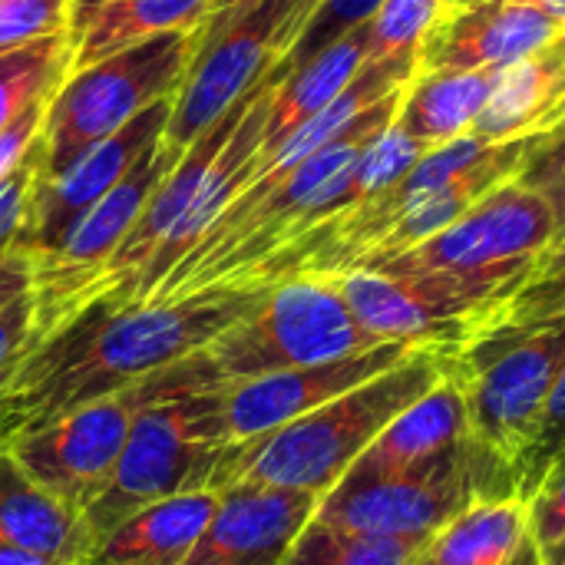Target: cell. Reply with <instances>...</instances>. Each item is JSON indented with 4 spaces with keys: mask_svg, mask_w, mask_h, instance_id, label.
<instances>
[{
    "mask_svg": "<svg viewBox=\"0 0 565 565\" xmlns=\"http://www.w3.org/2000/svg\"><path fill=\"white\" fill-rule=\"evenodd\" d=\"M565 126V26L540 50L500 70L473 132L490 146L536 142Z\"/></svg>",
    "mask_w": 565,
    "mask_h": 565,
    "instance_id": "cell-17",
    "label": "cell"
},
{
    "mask_svg": "<svg viewBox=\"0 0 565 565\" xmlns=\"http://www.w3.org/2000/svg\"><path fill=\"white\" fill-rule=\"evenodd\" d=\"M255 295L258 288H209L179 298L86 308L13 364L0 387V404L17 417L20 430H30L129 391L205 351L252 308Z\"/></svg>",
    "mask_w": 565,
    "mask_h": 565,
    "instance_id": "cell-1",
    "label": "cell"
},
{
    "mask_svg": "<svg viewBox=\"0 0 565 565\" xmlns=\"http://www.w3.org/2000/svg\"><path fill=\"white\" fill-rule=\"evenodd\" d=\"M252 3H258V0H212L209 17H205V30L225 26L228 20H235V17H238L242 10H248Z\"/></svg>",
    "mask_w": 565,
    "mask_h": 565,
    "instance_id": "cell-39",
    "label": "cell"
},
{
    "mask_svg": "<svg viewBox=\"0 0 565 565\" xmlns=\"http://www.w3.org/2000/svg\"><path fill=\"white\" fill-rule=\"evenodd\" d=\"M563 367L565 318L483 338L457 351L470 447L516 490Z\"/></svg>",
    "mask_w": 565,
    "mask_h": 565,
    "instance_id": "cell-4",
    "label": "cell"
},
{
    "mask_svg": "<svg viewBox=\"0 0 565 565\" xmlns=\"http://www.w3.org/2000/svg\"><path fill=\"white\" fill-rule=\"evenodd\" d=\"M43 113H46V103H36V106H30L20 119H13V122L0 132V179L26 156V149H30L33 139L40 136Z\"/></svg>",
    "mask_w": 565,
    "mask_h": 565,
    "instance_id": "cell-36",
    "label": "cell"
},
{
    "mask_svg": "<svg viewBox=\"0 0 565 565\" xmlns=\"http://www.w3.org/2000/svg\"><path fill=\"white\" fill-rule=\"evenodd\" d=\"M172 103H175V96H166V99L152 103L146 113H139L119 132H113L109 139L86 149L60 175L43 179V182L36 179L33 192H30L20 255H26L30 262L46 255L66 235V228L89 205H96L142 159L146 149H152L162 139V132H166V126L172 119Z\"/></svg>",
    "mask_w": 565,
    "mask_h": 565,
    "instance_id": "cell-13",
    "label": "cell"
},
{
    "mask_svg": "<svg viewBox=\"0 0 565 565\" xmlns=\"http://www.w3.org/2000/svg\"><path fill=\"white\" fill-rule=\"evenodd\" d=\"M331 278L354 321L381 344L467 348L487 318V305L430 275L358 265Z\"/></svg>",
    "mask_w": 565,
    "mask_h": 565,
    "instance_id": "cell-12",
    "label": "cell"
},
{
    "mask_svg": "<svg viewBox=\"0 0 565 565\" xmlns=\"http://www.w3.org/2000/svg\"><path fill=\"white\" fill-rule=\"evenodd\" d=\"M142 384L13 434L7 444L10 457L56 500L76 513H86L113 480L136 407L142 401Z\"/></svg>",
    "mask_w": 565,
    "mask_h": 565,
    "instance_id": "cell-11",
    "label": "cell"
},
{
    "mask_svg": "<svg viewBox=\"0 0 565 565\" xmlns=\"http://www.w3.org/2000/svg\"><path fill=\"white\" fill-rule=\"evenodd\" d=\"M533 546L530 497L477 493L420 550L417 565H513Z\"/></svg>",
    "mask_w": 565,
    "mask_h": 565,
    "instance_id": "cell-21",
    "label": "cell"
},
{
    "mask_svg": "<svg viewBox=\"0 0 565 565\" xmlns=\"http://www.w3.org/2000/svg\"><path fill=\"white\" fill-rule=\"evenodd\" d=\"M70 76V40L53 33L0 53V132L30 106L46 103Z\"/></svg>",
    "mask_w": 565,
    "mask_h": 565,
    "instance_id": "cell-25",
    "label": "cell"
},
{
    "mask_svg": "<svg viewBox=\"0 0 565 565\" xmlns=\"http://www.w3.org/2000/svg\"><path fill=\"white\" fill-rule=\"evenodd\" d=\"M565 450V367L563 374H559V381H556V391H553V397H550V407H546V414H543V424H540V430H536V440H533V447H530V454H526V463H523V473H520V490L530 497L533 493V487H536V480H540V473L559 457Z\"/></svg>",
    "mask_w": 565,
    "mask_h": 565,
    "instance_id": "cell-34",
    "label": "cell"
},
{
    "mask_svg": "<svg viewBox=\"0 0 565 565\" xmlns=\"http://www.w3.org/2000/svg\"><path fill=\"white\" fill-rule=\"evenodd\" d=\"M467 444H470L467 397H463V381L457 374V358H454L450 371L424 397H417L404 414H397L344 477L407 473L440 457H450Z\"/></svg>",
    "mask_w": 565,
    "mask_h": 565,
    "instance_id": "cell-18",
    "label": "cell"
},
{
    "mask_svg": "<svg viewBox=\"0 0 565 565\" xmlns=\"http://www.w3.org/2000/svg\"><path fill=\"white\" fill-rule=\"evenodd\" d=\"M565 271V228L553 238V245L540 255V262H536V271H533V278L530 281H536V278H553V275H563Z\"/></svg>",
    "mask_w": 565,
    "mask_h": 565,
    "instance_id": "cell-38",
    "label": "cell"
},
{
    "mask_svg": "<svg viewBox=\"0 0 565 565\" xmlns=\"http://www.w3.org/2000/svg\"><path fill=\"white\" fill-rule=\"evenodd\" d=\"M523 185H530L533 192H540L550 209L556 212L559 232L565 228V126H559L556 132L536 139L526 149V159L520 166L516 175Z\"/></svg>",
    "mask_w": 565,
    "mask_h": 565,
    "instance_id": "cell-32",
    "label": "cell"
},
{
    "mask_svg": "<svg viewBox=\"0 0 565 565\" xmlns=\"http://www.w3.org/2000/svg\"><path fill=\"white\" fill-rule=\"evenodd\" d=\"M381 348L348 311L331 275H295L258 288L252 308L209 348L225 381H252Z\"/></svg>",
    "mask_w": 565,
    "mask_h": 565,
    "instance_id": "cell-7",
    "label": "cell"
},
{
    "mask_svg": "<svg viewBox=\"0 0 565 565\" xmlns=\"http://www.w3.org/2000/svg\"><path fill=\"white\" fill-rule=\"evenodd\" d=\"M33 348V295H20L0 308V377Z\"/></svg>",
    "mask_w": 565,
    "mask_h": 565,
    "instance_id": "cell-35",
    "label": "cell"
},
{
    "mask_svg": "<svg viewBox=\"0 0 565 565\" xmlns=\"http://www.w3.org/2000/svg\"><path fill=\"white\" fill-rule=\"evenodd\" d=\"M179 159L182 152L159 139L96 205H89L66 228V235L46 255L33 262V348L66 324L79 295L113 258L149 195Z\"/></svg>",
    "mask_w": 565,
    "mask_h": 565,
    "instance_id": "cell-10",
    "label": "cell"
},
{
    "mask_svg": "<svg viewBox=\"0 0 565 565\" xmlns=\"http://www.w3.org/2000/svg\"><path fill=\"white\" fill-rule=\"evenodd\" d=\"M70 0H0V53L66 33Z\"/></svg>",
    "mask_w": 565,
    "mask_h": 565,
    "instance_id": "cell-30",
    "label": "cell"
},
{
    "mask_svg": "<svg viewBox=\"0 0 565 565\" xmlns=\"http://www.w3.org/2000/svg\"><path fill=\"white\" fill-rule=\"evenodd\" d=\"M36 175H40V136L33 139L26 156L0 179V258L10 252H20Z\"/></svg>",
    "mask_w": 565,
    "mask_h": 565,
    "instance_id": "cell-31",
    "label": "cell"
},
{
    "mask_svg": "<svg viewBox=\"0 0 565 565\" xmlns=\"http://www.w3.org/2000/svg\"><path fill=\"white\" fill-rule=\"evenodd\" d=\"M367 63V23L344 33L331 46H324L318 56L291 70L275 96H271V113H268V129L265 142L258 152V169L271 159V152L291 139L295 129H301L311 116H318L324 106H331L364 70Z\"/></svg>",
    "mask_w": 565,
    "mask_h": 565,
    "instance_id": "cell-23",
    "label": "cell"
},
{
    "mask_svg": "<svg viewBox=\"0 0 565 565\" xmlns=\"http://www.w3.org/2000/svg\"><path fill=\"white\" fill-rule=\"evenodd\" d=\"M523 3H530V7H540V10H543V13H550L553 20L565 23V0H523Z\"/></svg>",
    "mask_w": 565,
    "mask_h": 565,
    "instance_id": "cell-42",
    "label": "cell"
},
{
    "mask_svg": "<svg viewBox=\"0 0 565 565\" xmlns=\"http://www.w3.org/2000/svg\"><path fill=\"white\" fill-rule=\"evenodd\" d=\"M454 0H384L367 20V63L414 66Z\"/></svg>",
    "mask_w": 565,
    "mask_h": 565,
    "instance_id": "cell-27",
    "label": "cell"
},
{
    "mask_svg": "<svg viewBox=\"0 0 565 565\" xmlns=\"http://www.w3.org/2000/svg\"><path fill=\"white\" fill-rule=\"evenodd\" d=\"M202 26L159 33L93 66L73 70L46 99L36 179L60 175L152 103L175 96L202 46Z\"/></svg>",
    "mask_w": 565,
    "mask_h": 565,
    "instance_id": "cell-5",
    "label": "cell"
},
{
    "mask_svg": "<svg viewBox=\"0 0 565 565\" xmlns=\"http://www.w3.org/2000/svg\"><path fill=\"white\" fill-rule=\"evenodd\" d=\"M318 7L321 0H258L218 30L202 26L162 142L185 152L288 56Z\"/></svg>",
    "mask_w": 565,
    "mask_h": 565,
    "instance_id": "cell-8",
    "label": "cell"
},
{
    "mask_svg": "<svg viewBox=\"0 0 565 565\" xmlns=\"http://www.w3.org/2000/svg\"><path fill=\"white\" fill-rule=\"evenodd\" d=\"M467 3H480V0H454V7H467Z\"/></svg>",
    "mask_w": 565,
    "mask_h": 565,
    "instance_id": "cell-45",
    "label": "cell"
},
{
    "mask_svg": "<svg viewBox=\"0 0 565 565\" xmlns=\"http://www.w3.org/2000/svg\"><path fill=\"white\" fill-rule=\"evenodd\" d=\"M424 344H381L351 358L278 371L252 381H225V427L232 444H248L324 407L328 401L391 371Z\"/></svg>",
    "mask_w": 565,
    "mask_h": 565,
    "instance_id": "cell-14",
    "label": "cell"
},
{
    "mask_svg": "<svg viewBox=\"0 0 565 565\" xmlns=\"http://www.w3.org/2000/svg\"><path fill=\"white\" fill-rule=\"evenodd\" d=\"M556 235L559 222L550 202L520 179H510L487 192L444 232L404 255L377 262V268L450 281L487 305L490 315L533 278L540 255Z\"/></svg>",
    "mask_w": 565,
    "mask_h": 565,
    "instance_id": "cell-6",
    "label": "cell"
},
{
    "mask_svg": "<svg viewBox=\"0 0 565 565\" xmlns=\"http://www.w3.org/2000/svg\"><path fill=\"white\" fill-rule=\"evenodd\" d=\"M530 516L536 550H546L565 536V450L540 473L530 493Z\"/></svg>",
    "mask_w": 565,
    "mask_h": 565,
    "instance_id": "cell-33",
    "label": "cell"
},
{
    "mask_svg": "<svg viewBox=\"0 0 565 565\" xmlns=\"http://www.w3.org/2000/svg\"><path fill=\"white\" fill-rule=\"evenodd\" d=\"M454 358L457 344H424L391 371L281 430L232 444L209 490H291L324 497L384 434V427L450 371Z\"/></svg>",
    "mask_w": 565,
    "mask_h": 565,
    "instance_id": "cell-2",
    "label": "cell"
},
{
    "mask_svg": "<svg viewBox=\"0 0 565 565\" xmlns=\"http://www.w3.org/2000/svg\"><path fill=\"white\" fill-rule=\"evenodd\" d=\"M212 0H70V73L149 36L205 23Z\"/></svg>",
    "mask_w": 565,
    "mask_h": 565,
    "instance_id": "cell-19",
    "label": "cell"
},
{
    "mask_svg": "<svg viewBox=\"0 0 565 565\" xmlns=\"http://www.w3.org/2000/svg\"><path fill=\"white\" fill-rule=\"evenodd\" d=\"M500 70L473 73H417L397 106L394 122L427 152L473 132Z\"/></svg>",
    "mask_w": 565,
    "mask_h": 565,
    "instance_id": "cell-24",
    "label": "cell"
},
{
    "mask_svg": "<svg viewBox=\"0 0 565 565\" xmlns=\"http://www.w3.org/2000/svg\"><path fill=\"white\" fill-rule=\"evenodd\" d=\"M565 23L523 0H480L450 7L430 33L417 73L507 70L550 43Z\"/></svg>",
    "mask_w": 565,
    "mask_h": 565,
    "instance_id": "cell-15",
    "label": "cell"
},
{
    "mask_svg": "<svg viewBox=\"0 0 565 565\" xmlns=\"http://www.w3.org/2000/svg\"><path fill=\"white\" fill-rule=\"evenodd\" d=\"M3 381H7V374L0 377V387H3ZM17 430H20L17 417H13V414H10V411H7V407L0 404V450H3V447H7V444L13 440V434H17Z\"/></svg>",
    "mask_w": 565,
    "mask_h": 565,
    "instance_id": "cell-41",
    "label": "cell"
},
{
    "mask_svg": "<svg viewBox=\"0 0 565 565\" xmlns=\"http://www.w3.org/2000/svg\"><path fill=\"white\" fill-rule=\"evenodd\" d=\"M182 565H281L321 497L291 490H228Z\"/></svg>",
    "mask_w": 565,
    "mask_h": 565,
    "instance_id": "cell-16",
    "label": "cell"
},
{
    "mask_svg": "<svg viewBox=\"0 0 565 565\" xmlns=\"http://www.w3.org/2000/svg\"><path fill=\"white\" fill-rule=\"evenodd\" d=\"M420 550L424 543L348 533L311 520L285 553L281 565H417Z\"/></svg>",
    "mask_w": 565,
    "mask_h": 565,
    "instance_id": "cell-26",
    "label": "cell"
},
{
    "mask_svg": "<svg viewBox=\"0 0 565 565\" xmlns=\"http://www.w3.org/2000/svg\"><path fill=\"white\" fill-rule=\"evenodd\" d=\"M513 565H543L540 563V550H536V543H533V546H530V550H526V553H523V556H520Z\"/></svg>",
    "mask_w": 565,
    "mask_h": 565,
    "instance_id": "cell-44",
    "label": "cell"
},
{
    "mask_svg": "<svg viewBox=\"0 0 565 565\" xmlns=\"http://www.w3.org/2000/svg\"><path fill=\"white\" fill-rule=\"evenodd\" d=\"M384 0H321V7L315 10V17L308 20L305 33L298 36V43L288 50V56L278 63V70L288 76L291 70H298L301 63H308L311 56H318L324 46H331L334 40H341L344 33L364 26L377 7Z\"/></svg>",
    "mask_w": 565,
    "mask_h": 565,
    "instance_id": "cell-29",
    "label": "cell"
},
{
    "mask_svg": "<svg viewBox=\"0 0 565 565\" xmlns=\"http://www.w3.org/2000/svg\"><path fill=\"white\" fill-rule=\"evenodd\" d=\"M540 563H543V565H565V536L559 540V543H553V546L540 550Z\"/></svg>",
    "mask_w": 565,
    "mask_h": 565,
    "instance_id": "cell-43",
    "label": "cell"
},
{
    "mask_svg": "<svg viewBox=\"0 0 565 565\" xmlns=\"http://www.w3.org/2000/svg\"><path fill=\"white\" fill-rule=\"evenodd\" d=\"M0 565H66V563H56V559H46V556H36V553H26V550H17V546L0 543Z\"/></svg>",
    "mask_w": 565,
    "mask_h": 565,
    "instance_id": "cell-40",
    "label": "cell"
},
{
    "mask_svg": "<svg viewBox=\"0 0 565 565\" xmlns=\"http://www.w3.org/2000/svg\"><path fill=\"white\" fill-rule=\"evenodd\" d=\"M228 447L225 377L205 351L149 377L113 480L83 513L93 546L149 503L209 490Z\"/></svg>",
    "mask_w": 565,
    "mask_h": 565,
    "instance_id": "cell-3",
    "label": "cell"
},
{
    "mask_svg": "<svg viewBox=\"0 0 565 565\" xmlns=\"http://www.w3.org/2000/svg\"><path fill=\"white\" fill-rule=\"evenodd\" d=\"M503 490L516 487L503 483L467 444L457 454L407 473L344 477L334 490L321 497L315 523L364 536L427 543L477 493Z\"/></svg>",
    "mask_w": 565,
    "mask_h": 565,
    "instance_id": "cell-9",
    "label": "cell"
},
{
    "mask_svg": "<svg viewBox=\"0 0 565 565\" xmlns=\"http://www.w3.org/2000/svg\"><path fill=\"white\" fill-rule=\"evenodd\" d=\"M33 288V262L20 252H10L0 258V308L17 301Z\"/></svg>",
    "mask_w": 565,
    "mask_h": 565,
    "instance_id": "cell-37",
    "label": "cell"
},
{
    "mask_svg": "<svg viewBox=\"0 0 565 565\" xmlns=\"http://www.w3.org/2000/svg\"><path fill=\"white\" fill-rule=\"evenodd\" d=\"M559 318H565V271L563 275H553V278L526 281L520 291H513L507 301H500L480 321L473 341L510 334V331H523V328H536V324L559 321Z\"/></svg>",
    "mask_w": 565,
    "mask_h": 565,
    "instance_id": "cell-28",
    "label": "cell"
},
{
    "mask_svg": "<svg viewBox=\"0 0 565 565\" xmlns=\"http://www.w3.org/2000/svg\"><path fill=\"white\" fill-rule=\"evenodd\" d=\"M0 543L66 565H79L93 550L83 513L26 477L7 447L0 450Z\"/></svg>",
    "mask_w": 565,
    "mask_h": 565,
    "instance_id": "cell-22",
    "label": "cell"
},
{
    "mask_svg": "<svg viewBox=\"0 0 565 565\" xmlns=\"http://www.w3.org/2000/svg\"><path fill=\"white\" fill-rule=\"evenodd\" d=\"M218 500L215 490H192L149 503L99 536L79 565H182Z\"/></svg>",
    "mask_w": 565,
    "mask_h": 565,
    "instance_id": "cell-20",
    "label": "cell"
}]
</instances>
